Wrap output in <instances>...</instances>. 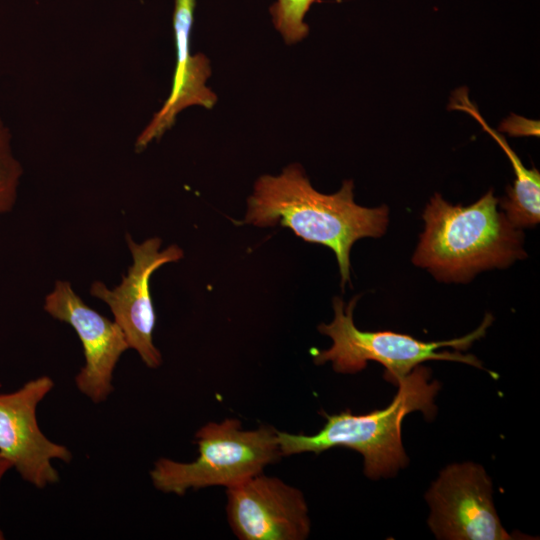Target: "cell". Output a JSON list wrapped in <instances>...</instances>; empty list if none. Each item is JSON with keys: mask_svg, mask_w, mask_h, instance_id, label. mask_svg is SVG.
<instances>
[{"mask_svg": "<svg viewBox=\"0 0 540 540\" xmlns=\"http://www.w3.org/2000/svg\"><path fill=\"white\" fill-rule=\"evenodd\" d=\"M353 190V181L346 180L336 193H320L301 165L290 164L279 175H262L256 180L242 222L258 227H288L304 241L330 248L344 288L350 282L353 244L365 237H381L389 221L387 206H360L354 201Z\"/></svg>", "mask_w": 540, "mask_h": 540, "instance_id": "cell-1", "label": "cell"}, {"mask_svg": "<svg viewBox=\"0 0 540 540\" xmlns=\"http://www.w3.org/2000/svg\"><path fill=\"white\" fill-rule=\"evenodd\" d=\"M490 190L469 205H452L435 194L426 205L416 266L445 282H467L477 273L505 268L526 257L523 233L514 227Z\"/></svg>", "mask_w": 540, "mask_h": 540, "instance_id": "cell-2", "label": "cell"}, {"mask_svg": "<svg viewBox=\"0 0 540 540\" xmlns=\"http://www.w3.org/2000/svg\"><path fill=\"white\" fill-rule=\"evenodd\" d=\"M429 379L430 370L418 365L398 382L396 396L384 409L360 415L349 409L332 415L322 412L326 422L312 435L278 431L282 456L344 447L363 456L364 473L370 479L394 475L408 463L401 439L405 416L413 411H421L428 419L435 415L434 398L440 384Z\"/></svg>", "mask_w": 540, "mask_h": 540, "instance_id": "cell-3", "label": "cell"}, {"mask_svg": "<svg viewBox=\"0 0 540 540\" xmlns=\"http://www.w3.org/2000/svg\"><path fill=\"white\" fill-rule=\"evenodd\" d=\"M359 297L347 306L341 298L333 299L334 319L320 324V333L332 340L326 350L312 349L315 364L331 362L338 373L352 374L363 370L368 361L384 366V378L396 385L421 363L428 360H446L469 364L483 369L478 358L458 351L467 350L474 341L486 334L493 317L486 314L481 325L472 333L447 341L425 342L410 335L392 331H362L353 320V310Z\"/></svg>", "mask_w": 540, "mask_h": 540, "instance_id": "cell-4", "label": "cell"}, {"mask_svg": "<svg viewBox=\"0 0 540 540\" xmlns=\"http://www.w3.org/2000/svg\"><path fill=\"white\" fill-rule=\"evenodd\" d=\"M195 442V461L160 458L155 462L150 477L156 489L183 496L190 489L229 488L263 473L283 457L278 430L271 425L244 430L236 418L203 425L195 434Z\"/></svg>", "mask_w": 540, "mask_h": 540, "instance_id": "cell-5", "label": "cell"}, {"mask_svg": "<svg viewBox=\"0 0 540 540\" xmlns=\"http://www.w3.org/2000/svg\"><path fill=\"white\" fill-rule=\"evenodd\" d=\"M428 524L441 540H506L492 500V482L481 465L452 464L426 493Z\"/></svg>", "mask_w": 540, "mask_h": 540, "instance_id": "cell-6", "label": "cell"}, {"mask_svg": "<svg viewBox=\"0 0 540 540\" xmlns=\"http://www.w3.org/2000/svg\"><path fill=\"white\" fill-rule=\"evenodd\" d=\"M126 241L132 256L127 275L113 289L107 288L101 281H95L90 287V294L109 306L114 321L125 334L129 348L138 353L148 368L156 369L162 363V356L153 342L156 314L150 293V278L159 267L181 260L184 254L177 245L160 250L162 241L159 237L138 244L127 234Z\"/></svg>", "mask_w": 540, "mask_h": 540, "instance_id": "cell-7", "label": "cell"}, {"mask_svg": "<svg viewBox=\"0 0 540 540\" xmlns=\"http://www.w3.org/2000/svg\"><path fill=\"white\" fill-rule=\"evenodd\" d=\"M228 523L240 540H304L311 530L302 491L263 473L226 488Z\"/></svg>", "mask_w": 540, "mask_h": 540, "instance_id": "cell-8", "label": "cell"}, {"mask_svg": "<svg viewBox=\"0 0 540 540\" xmlns=\"http://www.w3.org/2000/svg\"><path fill=\"white\" fill-rule=\"evenodd\" d=\"M53 387L50 377L40 376L17 391L0 394V454L37 488L59 481L52 460L72 459L70 450L49 440L37 422V406Z\"/></svg>", "mask_w": 540, "mask_h": 540, "instance_id": "cell-9", "label": "cell"}, {"mask_svg": "<svg viewBox=\"0 0 540 540\" xmlns=\"http://www.w3.org/2000/svg\"><path fill=\"white\" fill-rule=\"evenodd\" d=\"M44 310L69 324L81 341L85 364L75 377L78 390L94 403L105 401L113 391V371L129 349L122 329L89 307L65 280L55 282L45 297Z\"/></svg>", "mask_w": 540, "mask_h": 540, "instance_id": "cell-10", "label": "cell"}, {"mask_svg": "<svg viewBox=\"0 0 540 540\" xmlns=\"http://www.w3.org/2000/svg\"><path fill=\"white\" fill-rule=\"evenodd\" d=\"M195 5L196 0H175L176 66L172 88L164 105L137 137L135 149L138 152L170 129L184 109L195 105L211 109L216 104V94L206 85L211 75L210 62L204 54H192L190 49Z\"/></svg>", "mask_w": 540, "mask_h": 540, "instance_id": "cell-11", "label": "cell"}, {"mask_svg": "<svg viewBox=\"0 0 540 540\" xmlns=\"http://www.w3.org/2000/svg\"><path fill=\"white\" fill-rule=\"evenodd\" d=\"M450 107L465 111L475 118L508 156L516 178L512 188H508L507 196L500 199L498 205L505 211L504 214L509 222L519 229L538 224L540 221L539 171L536 168L527 169L522 164L505 138L492 129L482 118L477 108L470 102L466 91H457Z\"/></svg>", "mask_w": 540, "mask_h": 540, "instance_id": "cell-12", "label": "cell"}, {"mask_svg": "<svg viewBox=\"0 0 540 540\" xmlns=\"http://www.w3.org/2000/svg\"><path fill=\"white\" fill-rule=\"evenodd\" d=\"M317 0H276L270 7V15L276 30L287 44L304 39L309 27L304 19Z\"/></svg>", "mask_w": 540, "mask_h": 540, "instance_id": "cell-13", "label": "cell"}, {"mask_svg": "<svg viewBox=\"0 0 540 540\" xmlns=\"http://www.w3.org/2000/svg\"><path fill=\"white\" fill-rule=\"evenodd\" d=\"M21 163L11 145V133L0 116V213L12 210L22 176Z\"/></svg>", "mask_w": 540, "mask_h": 540, "instance_id": "cell-14", "label": "cell"}, {"mask_svg": "<svg viewBox=\"0 0 540 540\" xmlns=\"http://www.w3.org/2000/svg\"><path fill=\"white\" fill-rule=\"evenodd\" d=\"M12 467V464L0 454V481L4 474Z\"/></svg>", "mask_w": 540, "mask_h": 540, "instance_id": "cell-15", "label": "cell"}]
</instances>
